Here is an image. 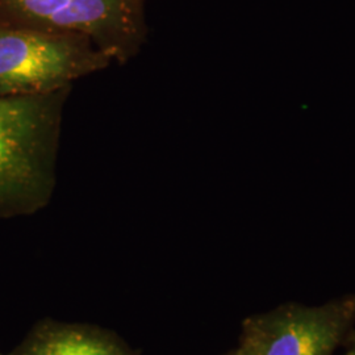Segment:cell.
<instances>
[{
    "label": "cell",
    "mask_w": 355,
    "mask_h": 355,
    "mask_svg": "<svg viewBox=\"0 0 355 355\" xmlns=\"http://www.w3.org/2000/svg\"><path fill=\"white\" fill-rule=\"evenodd\" d=\"M229 355H248V354H246V353H245V352H243V350H242L241 347H240V349H237V350H236V352H233V353H232V354H229Z\"/></svg>",
    "instance_id": "6"
},
{
    "label": "cell",
    "mask_w": 355,
    "mask_h": 355,
    "mask_svg": "<svg viewBox=\"0 0 355 355\" xmlns=\"http://www.w3.org/2000/svg\"><path fill=\"white\" fill-rule=\"evenodd\" d=\"M346 355H355V343L354 346H353V347H352V349L347 352V354Z\"/></svg>",
    "instance_id": "7"
},
{
    "label": "cell",
    "mask_w": 355,
    "mask_h": 355,
    "mask_svg": "<svg viewBox=\"0 0 355 355\" xmlns=\"http://www.w3.org/2000/svg\"><path fill=\"white\" fill-rule=\"evenodd\" d=\"M112 64L89 38L0 23V96L71 89Z\"/></svg>",
    "instance_id": "2"
},
{
    "label": "cell",
    "mask_w": 355,
    "mask_h": 355,
    "mask_svg": "<svg viewBox=\"0 0 355 355\" xmlns=\"http://www.w3.org/2000/svg\"><path fill=\"white\" fill-rule=\"evenodd\" d=\"M0 23L89 38L119 64L146 38L142 0H0Z\"/></svg>",
    "instance_id": "3"
},
{
    "label": "cell",
    "mask_w": 355,
    "mask_h": 355,
    "mask_svg": "<svg viewBox=\"0 0 355 355\" xmlns=\"http://www.w3.org/2000/svg\"><path fill=\"white\" fill-rule=\"evenodd\" d=\"M13 355H130L96 330L49 324L38 328Z\"/></svg>",
    "instance_id": "5"
},
{
    "label": "cell",
    "mask_w": 355,
    "mask_h": 355,
    "mask_svg": "<svg viewBox=\"0 0 355 355\" xmlns=\"http://www.w3.org/2000/svg\"><path fill=\"white\" fill-rule=\"evenodd\" d=\"M352 305H291L250 318L240 347L248 355H333L354 312Z\"/></svg>",
    "instance_id": "4"
},
{
    "label": "cell",
    "mask_w": 355,
    "mask_h": 355,
    "mask_svg": "<svg viewBox=\"0 0 355 355\" xmlns=\"http://www.w3.org/2000/svg\"><path fill=\"white\" fill-rule=\"evenodd\" d=\"M70 89L0 96V218L33 215L51 202Z\"/></svg>",
    "instance_id": "1"
}]
</instances>
